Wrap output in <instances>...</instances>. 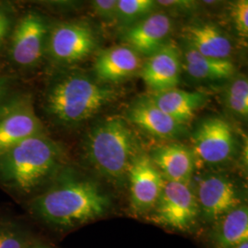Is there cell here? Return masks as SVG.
Here are the masks:
<instances>
[{
	"label": "cell",
	"instance_id": "obj_20",
	"mask_svg": "<svg viewBox=\"0 0 248 248\" xmlns=\"http://www.w3.org/2000/svg\"><path fill=\"white\" fill-rule=\"evenodd\" d=\"M181 59L187 74L194 79L217 81L229 79L234 75L235 68L230 60H217L203 56L191 46L184 45Z\"/></svg>",
	"mask_w": 248,
	"mask_h": 248
},
{
	"label": "cell",
	"instance_id": "obj_21",
	"mask_svg": "<svg viewBox=\"0 0 248 248\" xmlns=\"http://www.w3.org/2000/svg\"><path fill=\"white\" fill-rule=\"evenodd\" d=\"M157 7L154 0H118L116 22L125 29L155 12Z\"/></svg>",
	"mask_w": 248,
	"mask_h": 248
},
{
	"label": "cell",
	"instance_id": "obj_24",
	"mask_svg": "<svg viewBox=\"0 0 248 248\" xmlns=\"http://www.w3.org/2000/svg\"><path fill=\"white\" fill-rule=\"evenodd\" d=\"M118 0H95L92 2L94 12L108 23L116 22Z\"/></svg>",
	"mask_w": 248,
	"mask_h": 248
},
{
	"label": "cell",
	"instance_id": "obj_27",
	"mask_svg": "<svg viewBox=\"0 0 248 248\" xmlns=\"http://www.w3.org/2000/svg\"><path fill=\"white\" fill-rule=\"evenodd\" d=\"M9 26L10 19L9 16L3 10H0V45L9 32Z\"/></svg>",
	"mask_w": 248,
	"mask_h": 248
},
{
	"label": "cell",
	"instance_id": "obj_1",
	"mask_svg": "<svg viewBox=\"0 0 248 248\" xmlns=\"http://www.w3.org/2000/svg\"><path fill=\"white\" fill-rule=\"evenodd\" d=\"M109 198L97 183L88 178L65 177L36 198L33 208L45 222L73 228L104 216Z\"/></svg>",
	"mask_w": 248,
	"mask_h": 248
},
{
	"label": "cell",
	"instance_id": "obj_12",
	"mask_svg": "<svg viewBox=\"0 0 248 248\" xmlns=\"http://www.w3.org/2000/svg\"><path fill=\"white\" fill-rule=\"evenodd\" d=\"M182 70L181 52L173 42L145 58L140 76L152 93L177 88Z\"/></svg>",
	"mask_w": 248,
	"mask_h": 248
},
{
	"label": "cell",
	"instance_id": "obj_17",
	"mask_svg": "<svg viewBox=\"0 0 248 248\" xmlns=\"http://www.w3.org/2000/svg\"><path fill=\"white\" fill-rule=\"evenodd\" d=\"M152 101L178 124L186 126L205 105L208 96L200 91L169 89L148 95Z\"/></svg>",
	"mask_w": 248,
	"mask_h": 248
},
{
	"label": "cell",
	"instance_id": "obj_22",
	"mask_svg": "<svg viewBox=\"0 0 248 248\" xmlns=\"http://www.w3.org/2000/svg\"><path fill=\"white\" fill-rule=\"evenodd\" d=\"M224 103L232 113L247 119L248 115V82L244 76L231 81L224 90Z\"/></svg>",
	"mask_w": 248,
	"mask_h": 248
},
{
	"label": "cell",
	"instance_id": "obj_19",
	"mask_svg": "<svg viewBox=\"0 0 248 248\" xmlns=\"http://www.w3.org/2000/svg\"><path fill=\"white\" fill-rule=\"evenodd\" d=\"M211 232L213 248H234L248 241V208L240 204L214 222Z\"/></svg>",
	"mask_w": 248,
	"mask_h": 248
},
{
	"label": "cell",
	"instance_id": "obj_28",
	"mask_svg": "<svg viewBox=\"0 0 248 248\" xmlns=\"http://www.w3.org/2000/svg\"><path fill=\"white\" fill-rule=\"evenodd\" d=\"M5 95V83L0 79V102Z\"/></svg>",
	"mask_w": 248,
	"mask_h": 248
},
{
	"label": "cell",
	"instance_id": "obj_29",
	"mask_svg": "<svg viewBox=\"0 0 248 248\" xmlns=\"http://www.w3.org/2000/svg\"><path fill=\"white\" fill-rule=\"evenodd\" d=\"M234 248H248V241H246L244 243H242L238 247Z\"/></svg>",
	"mask_w": 248,
	"mask_h": 248
},
{
	"label": "cell",
	"instance_id": "obj_5",
	"mask_svg": "<svg viewBox=\"0 0 248 248\" xmlns=\"http://www.w3.org/2000/svg\"><path fill=\"white\" fill-rule=\"evenodd\" d=\"M152 220L174 230L186 232L195 226L200 209L189 184L165 180Z\"/></svg>",
	"mask_w": 248,
	"mask_h": 248
},
{
	"label": "cell",
	"instance_id": "obj_2",
	"mask_svg": "<svg viewBox=\"0 0 248 248\" xmlns=\"http://www.w3.org/2000/svg\"><path fill=\"white\" fill-rule=\"evenodd\" d=\"M119 90L82 73L55 80L48 89L45 107L55 121L65 126L85 123L119 97Z\"/></svg>",
	"mask_w": 248,
	"mask_h": 248
},
{
	"label": "cell",
	"instance_id": "obj_25",
	"mask_svg": "<svg viewBox=\"0 0 248 248\" xmlns=\"http://www.w3.org/2000/svg\"><path fill=\"white\" fill-rule=\"evenodd\" d=\"M24 240L15 232L0 230V248H23Z\"/></svg>",
	"mask_w": 248,
	"mask_h": 248
},
{
	"label": "cell",
	"instance_id": "obj_11",
	"mask_svg": "<svg viewBox=\"0 0 248 248\" xmlns=\"http://www.w3.org/2000/svg\"><path fill=\"white\" fill-rule=\"evenodd\" d=\"M48 34L45 18L34 12L28 13L18 21L12 36V60L22 66L37 63L45 52Z\"/></svg>",
	"mask_w": 248,
	"mask_h": 248
},
{
	"label": "cell",
	"instance_id": "obj_26",
	"mask_svg": "<svg viewBox=\"0 0 248 248\" xmlns=\"http://www.w3.org/2000/svg\"><path fill=\"white\" fill-rule=\"evenodd\" d=\"M158 6H162L165 8H169V9H189L190 7H193L194 2L192 1H175V0H171V1H157Z\"/></svg>",
	"mask_w": 248,
	"mask_h": 248
},
{
	"label": "cell",
	"instance_id": "obj_8",
	"mask_svg": "<svg viewBox=\"0 0 248 248\" xmlns=\"http://www.w3.org/2000/svg\"><path fill=\"white\" fill-rule=\"evenodd\" d=\"M128 177L133 213L144 214L153 211L158 202L165 179L149 155L138 152L129 168Z\"/></svg>",
	"mask_w": 248,
	"mask_h": 248
},
{
	"label": "cell",
	"instance_id": "obj_16",
	"mask_svg": "<svg viewBox=\"0 0 248 248\" xmlns=\"http://www.w3.org/2000/svg\"><path fill=\"white\" fill-rule=\"evenodd\" d=\"M151 159L167 181L189 184L196 167L190 147L178 143L161 145L152 151Z\"/></svg>",
	"mask_w": 248,
	"mask_h": 248
},
{
	"label": "cell",
	"instance_id": "obj_4",
	"mask_svg": "<svg viewBox=\"0 0 248 248\" xmlns=\"http://www.w3.org/2000/svg\"><path fill=\"white\" fill-rule=\"evenodd\" d=\"M61 151L45 134L36 135L0 155V180L21 193L43 184L59 166Z\"/></svg>",
	"mask_w": 248,
	"mask_h": 248
},
{
	"label": "cell",
	"instance_id": "obj_14",
	"mask_svg": "<svg viewBox=\"0 0 248 248\" xmlns=\"http://www.w3.org/2000/svg\"><path fill=\"white\" fill-rule=\"evenodd\" d=\"M127 119L144 133L158 139H177L186 133V126L164 112L148 95L133 101L127 110Z\"/></svg>",
	"mask_w": 248,
	"mask_h": 248
},
{
	"label": "cell",
	"instance_id": "obj_3",
	"mask_svg": "<svg viewBox=\"0 0 248 248\" xmlns=\"http://www.w3.org/2000/svg\"><path fill=\"white\" fill-rule=\"evenodd\" d=\"M85 152L89 164L99 175L123 185L139 146L133 130L124 119L110 117L89 131Z\"/></svg>",
	"mask_w": 248,
	"mask_h": 248
},
{
	"label": "cell",
	"instance_id": "obj_13",
	"mask_svg": "<svg viewBox=\"0 0 248 248\" xmlns=\"http://www.w3.org/2000/svg\"><path fill=\"white\" fill-rule=\"evenodd\" d=\"M172 28V19L169 15L154 12L124 29L123 40L125 45L147 58L169 43Z\"/></svg>",
	"mask_w": 248,
	"mask_h": 248
},
{
	"label": "cell",
	"instance_id": "obj_9",
	"mask_svg": "<svg viewBox=\"0 0 248 248\" xmlns=\"http://www.w3.org/2000/svg\"><path fill=\"white\" fill-rule=\"evenodd\" d=\"M196 198L207 222H217L223 215L240 205L236 186L229 178L211 174L200 177L197 181Z\"/></svg>",
	"mask_w": 248,
	"mask_h": 248
},
{
	"label": "cell",
	"instance_id": "obj_7",
	"mask_svg": "<svg viewBox=\"0 0 248 248\" xmlns=\"http://www.w3.org/2000/svg\"><path fill=\"white\" fill-rule=\"evenodd\" d=\"M192 143L196 162L212 166L229 162L236 151L234 132L230 124L220 117L207 118L199 124L192 135Z\"/></svg>",
	"mask_w": 248,
	"mask_h": 248
},
{
	"label": "cell",
	"instance_id": "obj_30",
	"mask_svg": "<svg viewBox=\"0 0 248 248\" xmlns=\"http://www.w3.org/2000/svg\"><path fill=\"white\" fill-rule=\"evenodd\" d=\"M46 248V247H35V248Z\"/></svg>",
	"mask_w": 248,
	"mask_h": 248
},
{
	"label": "cell",
	"instance_id": "obj_18",
	"mask_svg": "<svg viewBox=\"0 0 248 248\" xmlns=\"http://www.w3.org/2000/svg\"><path fill=\"white\" fill-rule=\"evenodd\" d=\"M186 43L203 56L229 60L232 45L228 36L215 24L210 22L194 23L185 29Z\"/></svg>",
	"mask_w": 248,
	"mask_h": 248
},
{
	"label": "cell",
	"instance_id": "obj_6",
	"mask_svg": "<svg viewBox=\"0 0 248 248\" xmlns=\"http://www.w3.org/2000/svg\"><path fill=\"white\" fill-rule=\"evenodd\" d=\"M98 36L83 22H64L49 32L47 48L50 56L61 64H74L86 60L98 47Z\"/></svg>",
	"mask_w": 248,
	"mask_h": 248
},
{
	"label": "cell",
	"instance_id": "obj_15",
	"mask_svg": "<svg viewBox=\"0 0 248 248\" xmlns=\"http://www.w3.org/2000/svg\"><path fill=\"white\" fill-rule=\"evenodd\" d=\"M141 55L127 45H117L98 53L94 62L96 79L104 83H118L132 78L142 68Z\"/></svg>",
	"mask_w": 248,
	"mask_h": 248
},
{
	"label": "cell",
	"instance_id": "obj_10",
	"mask_svg": "<svg viewBox=\"0 0 248 248\" xmlns=\"http://www.w3.org/2000/svg\"><path fill=\"white\" fill-rule=\"evenodd\" d=\"M41 134H45L44 125L29 98L17 101L0 112V155Z\"/></svg>",
	"mask_w": 248,
	"mask_h": 248
},
{
	"label": "cell",
	"instance_id": "obj_23",
	"mask_svg": "<svg viewBox=\"0 0 248 248\" xmlns=\"http://www.w3.org/2000/svg\"><path fill=\"white\" fill-rule=\"evenodd\" d=\"M231 17L240 35L247 38L248 35V1L239 0L232 5Z\"/></svg>",
	"mask_w": 248,
	"mask_h": 248
}]
</instances>
